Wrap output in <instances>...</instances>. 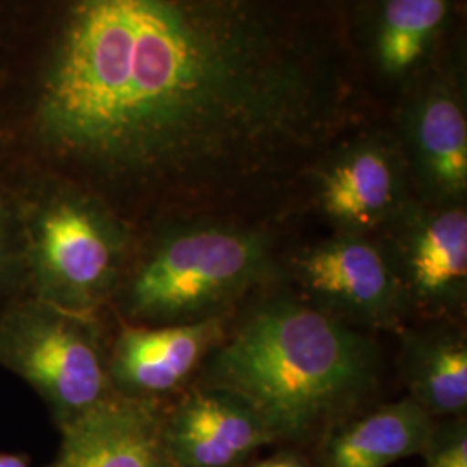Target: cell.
I'll list each match as a JSON object with an SVG mask.
<instances>
[{
    "instance_id": "3",
    "label": "cell",
    "mask_w": 467,
    "mask_h": 467,
    "mask_svg": "<svg viewBox=\"0 0 467 467\" xmlns=\"http://www.w3.org/2000/svg\"><path fill=\"white\" fill-rule=\"evenodd\" d=\"M274 274L265 229L217 215L167 218L137 239L111 305L119 322L135 326L229 317Z\"/></svg>"
},
{
    "instance_id": "15",
    "label": "cell",
    "mask_w": 467,
    "mask_h": 467,
    "mask_svg": "<svg viewBox=\"0 0 467 467\" xmlns=\"http://www.w3.org/2000/svg\"><path fill=\"white\" fill-rule=\"evenodd\" d=\"M451 0H383L376 17V65L391 78L422 63L451 13Z\"/></svg>"
},
{
    "instance_id": "11",
    "label": "cell",
    "mask_w": 467,
    "mask_h": 467,
    "mask_svg": "<svg viewBox=\"0 0 467 467\" xmlns=\"http://www.w3.org/2000/svg\"><path fill=\"white\" fill-rule=\"evenodd\" d=\"M163 433L177 467H241L275 438L231 391L194 384L165 410Z\"/></svg>"
},
{
    "instance_id": "9",
    "label": "cell",
    "mask_w": 467,
    "mask_h": 467,
    "mask_svg": "<svg viewBox=\"0 0 467 467\" xmlns=\"http://www.w3.org/2000/svg\"><path fill=\"white\" fill-rule=\"evenodd\" d=\"M414 200L431 206L466 204L467 115L461 87L438 75L405 106L397 137Z\"/></svg>"
},
{
    "instance_id": "1",
    "label": "cell",
    "mask_w": 467,
    "mask_h": 467,
    "mask_svg": "<svg viewBox=\"0 0 467 467\" xmlns=\"http://www.w3.org/2000/svg\"><path fill=\"white\" fill-rule=\"evenodd\" d=\"M348 99L310 0H0L5 163L82 185L135 227L279 189Z\"/></svg>"
},
{
    "instance_id": "13",
    "label": "cell",
    "mask_w": 467,
    "mask_h": 467,
    "mask_svg": "<svg viewBox=\"0 0 467 467\" xmlns=\"http://www.w3.org/2000/svg\"><path fill=\"white\" fill-rule=\"evenodd\" d=\"M399 336L407 397L433 419L466 416L467 336L459 320L419 322Z\"/></svg>"
},
{
    "instance_id": "7",
    "label": "cell",
    "mask_w": 467,
    "mask_h": 467,
    "mask_svg": "<svg viewBox=\"0 0 467 467\" xmlns=\"http://www.w3.org/2000/svg\"><path fill=\"white\" fill-rule=\"evenodd\" d=\"M376 235L400 279L410 320H459L467 305L466 204L412 200Z\"/></svg>"
},
{
    "instance_id": "2",
    "label": "cell",
    "mask_w": 467,
    "mask_h": 467,
    "mask_svg": "<svg viewBox=\"0 0 467 467\" xmlns=\"http://www.w3.org/2000/svg\"><path fill=\"white\" fill-rule=\"evenodd\" d=\"M378 343L291 293L256 301L208 355L196 384L246 401L277 441L322 438L379 391Z\"/></svg>"
},
{
    "instance_id": "10",
    "label": "cell",
    "mask_w": 467,
    "mask_h": 467,
    "mask_svg": "<svg viewBox=\"0 0 467 467\" xmlns=\"http://www.w3.org/2000/svg\"><path fill=\"white\" fill-rule=\"evenodd\" d=\"M229 327V317L175 326L119 322L108 351V374L118 397L161 401L200 372Z\"/></svg>"
},
{
    "instance_id": "17",
    "label": "cell",
    "mask_w": 467,
    "mask_h": 467,
    "mask_svg": "<svg viewBox=\"0 0 467 467\" xmlns=\"http://www.w3.org/2000/svg\"><path fill=\"white\" fill-rule=\"evenodd\" d=\"M21 272L16 198L9 177H0V287Z\"/></svg>"
},
{
    "instance_id": "20",
    "label": "cell",
    "mask_w": 467,
    "mask_h": 467,
    "mask_svg": "<svg viewBox=\"0 0 467 467\" xmlns=\"http://www.w3.org/2000/svg\"><path fill=\"white\" fill-rule=\"evenodd\" d=\"M4 167V150H2V146H0V168Z\"/></svg>"
},
{
    "instance_id": "5",
    "label": "cell",
    "mask_w": 467,
    "mask_h": 467,
    "mask_svg": "<svg viewBox=\"0 0 467 467\" xmlns=\"http://www.w3.org/2000/svg\"><path fill=\"white\" fill-rule=\"evenodd\" d=\"M108 351L100 316L69 312L30 295L0 316V366L34 388L59 428L115 395Z\"/></svg>"
},
{
    "instance_id": "19",
    "label": "cell",
    "mask_w": 467,
    "mask_h": 467,
    "mask_svg": "<svg viewBox=\"0 0 467 467\" xmlns=\"http://www.w3.org/2000/svg\"><path fill=\"white\" fill-rule=\"evenodd\" d=\"M0 467H30L23 457L11 455V453H0Z\"/></svg>"
},
{
    "instance_id": "16",
    "label": "cell",
    "mask_w": 467,
    "mask_h": 467,
    "mask_svg": "<svg viewBox=\"0 0 467 467\" xmlns=\"http://www.w3.org/2000/svg\"><path fill=\"white\" fill-rule=\"evenodd\" d=\"M420 455L426 467H467L466 416L434 422L428 445Z\"/></svg>"
},
{
    "instance_id": "6",
    "label": "cell",
    "mask_w": 467,
    "mask_h": 467,
    "mask_svg": "<svg viewBox=\"0 0 467 467\" xmlns=\"http://www.w3.org/2000/svg\"><path fill=\"white\" fill-rule=\"evenodd\" d=\"M298 298L358 331H401L410 322L400 279L376 234H337L289 260Z\"/></svg>"
},
{
    "instance_id": "12",
    "label": "cell",
    "mask_w": 467,
    "mask_h": 467,
    "mask_svg": "<svg viewBox=\"0 0 467 467\" xmlns=\"http://www.w3.org/2000/svg\"><path fill=\"white\" fill-rule=\"evenodd\" d=\"M160 401L113 395L61 430L49 467H177L163 433Z\"/></svg>"
},
{
    "instance_id": "18",
    "label": "cell",
    "mask_w": 467,
    "mask_h": 467,
    "mask_svg": "<svg viewBox=\"0 0 467 467\" xmlns=\"http://www.w3.org/2000/svg\"><path fill=\"white\" fill-rule=\"evenodd\" d=\"M251 467H306L305 462L300 461L298 457L291 455V453H281V455H275V457H270L267 461H262V462H256L254 466Z\"/></svg>"
},
{
    "instance_id": "8",
    "label": "cell",
    "mask_w": 467,
    "mask_h": 467,
    "mask_svg": "<svg viewBox=\"0 0 467 467\" xmlns=\"http://www.w3.org/2000/svg\"><path fill=\"white\" fill-rule=\"evenodd\" d=\"M316 200L337 234H378L414 200L397 139L360 135L322 154Z\"/></svg>"
},
{
    "instance_id": "14",
    "label": "cell",
    "mask_w": 467,
    "mask_h": 467,
    "mask_svg": "<svg viewBox=\"0 0 467 467\" xmlns=\"http://www.w3.org/2000/svg\"><path fill=\"white\" fill-rule=\"evenodd\" d=\"M434 422L409 397L357 414L324 436L320 467H388L420 455Z\"/></svg>"
},
{
    "instance_id": "4",
    "label": "cell",
    "mask_w": 467,
    "mask_h": 467,
    "mask_svg": "<svg viewBox=\"0 0 467 467\" xmlns=\"http://www.w3.org/2000/svg\"><path fill=\"white\" fill-rule=\"evenodd\" d=\"M9 181L28 295L69 312L100 316L129 267L137 227L67 179L11 170Z\"/></svg>"
}]
</instances>
